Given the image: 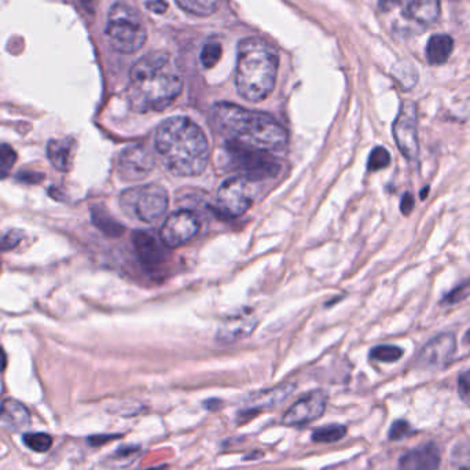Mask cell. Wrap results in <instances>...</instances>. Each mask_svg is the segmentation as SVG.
Here are the masks:
<instances>
[{
  "label": "cell",
  "mask_w": 470,
  "mask_h": 470,
  "mask_svg": "<svg viewBox=\"0 0 470 470\" xmlns=\"http://www.w3.org/2000/svg\"><path fill=\"white\" fill-rule=\"evenodd\" d=\"M182 87V73L172 56L150 53L132 65L127 92L134 111H160L179 97Z\"/></svg>",
  "instance_id": "1"
},
{
  "label": "cell",
  "mask_w": 470,
  "mask_h": 470,
  "mask_svg": "<svg viewBox=\"0 0 470 470\" xmlns=\"http://www.w3.org/2000/svg\"><path fill=\"white\" fill-rule=\"evenodd\" d=\"M156 151L176 176L201 175L209 161V143L202 130L187 117L168 118L157 128Z\"/></svg>",
  "instance_id": "2"
},
{
  "label": "cell",
  "mask_w": 470,
  "mask_h": 470,
  "mask_svg": "<svg viewBox=\"0 0 470 470\" xmlns=\"http://www.w3.org/2000/svg\"><path fill=\"white\" fill-rule=\"evenodd\" d=\"M211 121L225 142L268 153L282 150L287 143L286 130L274 117L260 111L221 102L214 106Z\"/></svg>",
  "instance_id": "3"
},
{
  "label": "cell",
  "mask_w": 470,
  "mask_h": 470,
  "mask_svg": "<svg viewBox=\"0 0 470 470\" xmlns=\"http://www.w3.org/2000/svg\"><path fill=\"white\" fill-rule=\"evenodd\" d=\"M279 56L273 44L260 37H247L238 46L235 87L249 101L266 99L277 83Z\"/></svg>",
  "instance_id": "4"
},
{
  "label": "cell",
  "mask_w": 470,
  "mask_h": 470,
  "mask_svg": "<svg viewBox=\"0 0 470 470\" xmlns=\"http://www.w3.org/2000/svg\"><path fill=\"white\" fill-rule=\"evenodd\" d=\"M105 36L114 51L132 54L143 47L147 33L138 13L127 3L118 1L111 6Z\"/></svg>",
  "instance_id": "5"
},
{
  "label": "cell",
  "mask_w": 470,
  "mask_h": 470,
  "mask_svg": "<svg viewBox=\"0 0 470 470\" xmlns=\"http://www.w3.org/2000/svg\"><path fill=\"white\" fill-rule=\"evenodd\" d=\"M120 206L132 219L154 223L160 221L168 209V194L159 185L132 187L120 195Z\"/></svg>",
  "instance_id": "6"
},
{
  "label": "cell",
  "mask_w": 470,
  "mask_h": 470,
  "mask_svg": "<svg viewBox=\"0 0 470 470\" xmlns=\"http://www.w3.org/2000/svg\"><path fill=\"white\" fill-rule=\"evenodd\" d=\"M225 150L230 157L231 166L247 180H261L273 178L279 172L277 161L268 151L252 149L233 142H225Z\"/></svg>",
  "instance_id": "7"
},
{
  "label": "cell",
  "mask_w": 470,
  "mask_h": 470,
  "mask_svg": "<svg viewBox=\"0 0 470 470\" xmlns=\"http://www.w3.org/2000/svg\"><path fill=\"white\" fill-rule=\"evenodd\" d=\"M393 138L404 159L410 163H415L419 159L418 116L414 102L406 101L402 104L393 123Z\"/></svg>",
  "instance_id": "8"
},
{
  "label": "cell",
  "mask_w": 470,
  "mask_h": 470,
  "mask_svg": "<svg viewBox=\"0 0 470 470\" xmlns=\"http://www.w3.org/2000/svg\"><path fill=\"white\" fill-rule=\"evenodd\" d=\"M156 164L153 153L142 143L125 147L117 160L118 176L125 182L143 180Z\"/></svg>",
  "instance_id": "9"
},
{
  "label": "cell",
  "mask_w": 470,
  "mask_h": 470,
  "mask_svg": "<svg viewBox=\"0 0 470 470\" xmlns=\"http://www.w3.org/2000/svg\"><path fill=\"white\" fill-rule=\"evenodd\" d=\"M199 231V221L190 211L172 214L161 227L160 240L168 249L179 248L187 244Z\"/></svg>",
  "instance_id": "10"
},
{
  "label": "cell",
  "mask_w": 470,
  "mask_h": 470,
  "mask_svg": "<svg viewBox=\"0 0 470 470\" xmlns=\"http://www.w3.org/2000/svg\"><path fill=\"white\" fill-rule=\"evenodd\" d=\"M252 205V190L247 179L233 178L225 180L218 192V206L230 218L244 215Z\"/></svg>",
  "instance_id": "11"
},
{
  "label": "cell",
  "mask_w": 470,
  "mask_h": 470,
  "mask_svg": "<svg viewBox=\"0 0 470 470\" xmlns=\"http://www.w3.org/2000/svg\"><path fill=\"white\" fill-rule=\"evenodd\" d=\"M457 350V338L451 333H443L425 344L416 357V366L422 369H442L452 359Z\"/></svg>",
  "instance_id": "12"
},
{
  "label": "cell",
  "mask_w": 470,
  "mask_h": 470,
  "mask_svg": "<svg viewBox=\"0 0 470 470\" xmlns=\"http://www.w3.org/2000/svg\"><path fill=\"white\" fill-rule=\"evenodd\" d=\"M328 396L322 390H315L297 400L283 415L282 423L287 426L307 425L325 413Z\"/></svg>",
  "instance_id": "13"
},
{
  "label": "cell",
  "mask_w": 470,
  "mask_h": 470,
  "mask_svg": "<svg viewBox=\"0 0 470 470\" xmlns=\"http://www.w3.org/2000/svg\"><path fill=\"white\" fill-rule=\"evenodd\" d=\"M132 242L135 252L138 254L139 261L149 270L160 268L168 259L166 245L156 235L149 231H137L134 233Z\"/></svg>",
  "instance_id": "14"
},
{
  "label": "cell",
  "mask_w": 470,
  "mask_h": 470,
  "mask_svg": "<svg viewBox=\"0 0 470 470\" xmlns=\"http://www.w3.org/2000/svg\"><path fill=\"white\" fill-rule=\"evenodd\" d=\"M257 326V318L253 311L245 309L227 316L219 326L218 341L223 344H231L250 335Z\"/></svg>",
  "instance_id": "15"
},
{
  "label": "cell",
  "mask_w": 470,
  "mask_h": 470,
  "mask_svg": "<svg viewBox=\"0 0 470 470\" xmlns=\"http://www.w3.org/2000/svg\"><path fill=\"white\" fill-rule=\"evenodd\" d=\"M440 454L435 444H425L406 452L400 459L397 470H438Z\"/></svg>",
  "instance_id": "16"
},
{
  "label": "cell",
  "mask_w": 470,
  "mask_h": 470,
  "mask_svg": "<svg viewBox=\"0 0 470 470\" xmlns=\"http://www.w3.org/2000/svg\"><path fill=\"white\" fill-rule=\"evenodd\" d=\"M440 14V0H409L404 7V16L419 25L433 24Z\"/></svg>",
  "instance_id": "17"
},
{
  "label": "cell",
  "mask_w": 470,
  "mask_h": 470,
  "mask_svg": "<svg viewBox=\"0 0 470 470\" xmlns=\"http://www.w3.org/2000/svg\"><path fill=\"white\" fill-rule=\"evenodd\" d=\"M73 151H75L73 139H51L47 143V157L51 166L59 172H68L72 168Z\"/></svg>",
  "instance_id": "18"
},
{
  "label": "cell",
  "mask_w": 470,
  "mask_h": 470,
  "mask_svg": "<svg viewBox=\"0 0 470 470\" xmlns=\"http://www.w3.org/2000/svg\"><path fill=\"white\" fill-rule=\"evenodd\" d=\"M454 50V40L450 35H433L426 46V59L432 65H442L448 61Z\"/></svg>",
  "instance_id": "19"
},
{
  "label": "cell",
  "mask_w": 470,
  "mask_h": 470,
  "mask_svg": "<svg viewBox=\"0 0 470 470\" xmlns=\"http://www.w3.org/2000/svg\"><path fill=\"white\" fill-rule=\"evenodd\" d=\"M1 409V416L6 422V425H8L10 428H24L28 426L30 422V415H29L28 409L14 400V399H7L3 402V404L0 406Z\"/></svg>",
  "instance_id": "20"
},
{
  "label": "cell",
  "mask_w": 470,
  "mask_h": 470,
  "mask_svg": "<svg viewBox=\"0 0 470 470\" xmlns=\"http://www.w3.org/2000/svg\"><path fill=\"white\" fill-rule=\"evenodd\" d=\"M293 385H282V387L276 388L273 390H268L266 393H260L256 400L253 402L252 407L247 409V412L242 415L248 414L250 412L253 413H260L263 409H271L276 407L279 403H282L293 390Z\"/></svg>",
  "instance_id": "21"
},
{
  "label": "cell",
  "mask_w": 470,
  "mask_h": 470,
  "mask_svg": "<svg viewBox=\"0 0 470 470\" xmlns=\"http://www.w3.org/2000/svg\"><path fill=\"white\" fill-rule=\"evenodd\" d=\"M91 219L95 227H98L108 237H120L124 233V227L111 218V214L102 206H94L91 209Z\"/></svg>",
  "instance_id": "22"
},
{
  "label": "cell",
  "mask_w": 470,
  "mask_h": 470,
  "mask_svg": "<svg viewBox=\"0 0 470 470\" xmlns=\"http://www.w3.org/2000/svg\"><path fill=\"white\" fill-rule=\"evenodd\" d=\"M175 1L186 13H190L197 17H208L218 10L221 0H175Z\"/></svg>",
  "instance_id": "23"
},
{
  "label": "cell",
  "mask_w": 470,
  "mask_h": 470,
  "mask_svg": "<svg viewBox=\"0 0 470 470\" xmlns=\"http://www.w3.org/2000/svg\"><path fill=\"white\" fill-rule=\"evenodd\" d=\"M347 435V428L342 425H328L316 429L312 433V440L316 443H333L341 440Z\"/></svg>",
  "instance_id": "24"
},
{
  "label": "cell",
  "mask_w": 470,
  "mask_h": 470,
  "mask_svg": "<svg viewBox=\"0 0 470 470\" xmlns=\"http://www.w3.org/2000/svg\"><path fill=\"white\" fill-rule=\"evenodd\" d=\"M404 351L400 347L396 345H378L371 350L370 357L371 359L384 361V363H393L397 361L403 357Z\"/></svg>",
  "instance_id": "25"
},
{
  "label": "cell",
  "mask_w": 470,
  "mask_h": 470,
  "mask_svg": "<svg viewBox=\"0 0 470 470\" xmlns=\"http://www.w3.org/2000/svg\"><path fill=\"white\" fill-rule=\"evenodd\" d=\"M23 440L28 448L36 452H46L53 445V438L47 433H25Z\"/></svg>",
  "instance_id": "26"
},
{
  "label": "cell",
  "mask_w": 470,
  "mask_h": 470,
  "mask_svg": "<svg viewBox=\"0 0 470 470\" xmlns=\"http://www.w3.org/2000/svg\"><path fill=\"white\" fill-rule=\"evenodd\" d=\"M390 164V153L388 151L385 147L383 146H377L376 149H373V151L370 153L369 161H367V168L371 172H377L381 169H385L387 166Z\"/></svg>",
  "instance_id": "27"
},
{
  "label": "cell",
  "mask_w": 470,
  "mask_h": 470,
  "mask_svg": "<svg viewBox=\"0 0 470 470\" xmlns=\"http://www.w3.org/2000/svg\"><path fill=\"white\" fill-rule=\"evenodd\" d=\"M17 161L16 150L6 143L0 144V180L6 179Z\"/></svg>",
  "instance_id": "28"
},
{
  "label": "cell",
  "mask_w": 470,
  "mask_h": 470,
  "mask_svg": "<svg viewBox=\"0 0 470 470\" xmlns=\"http://www.w3.org/2000/svg\"><path fill=\"white\" fill-rule=\"evenodd\" d=\"M452 465L455 470H470V442L459 443L454 448Z\"/></svg>",
  "instance_id": "29"
},
{
  "label": "cell",
  "mask_w": 470,
  "mask_h": 470,
  "mask_svg": "<svg viewBox=\"0 0 470 470\" xmlns=\"http://www.w3.org/2000/svg\"><path fill=\"white\" fill-rule=\"evenodd\" d=\"M470 296V280H465L461 285L455 286L452 290H450L447 295L443 296L442 305H455L464 300H466Z\"/></svg>",
  "instance_id": "30"
},
{
  "label": "cell",
  "mask_w": 470,
  "mask_h": 470,
  "mask_svg": "<svg viewBox=\"0 0 470 470\" xmlns=\"http://www.w3.org/2000/svg\"><path fill=\"white\" fill-rule=\"evenodd\" d=\"M223 49L216 42H209L201 51V62L205 68H214L221 61Z\"/></svg>",
  "instance_id": "31"
},
{
  "label": "cell",
  "mask_w": 470,
  "mask_h": 470,
  "mask_svg": "<svg viewBox=\"0 0 470 470\" xmlns=\"http://www.w3.org/2000/svg\"><path fill=\"white\" fill-rule=\"evenodd\" d=\"M458 393L462 402L470 407V369L464 371L458 378Z\"/></svg>",
  "instance_id": "32"
},
{
  "label": "cell",
  "mask_w": 470,
  "mask_h": 470,
  "mask_svg": "<svg viewBox=\"0 0 470 470\" xmlns=\"http://www.w3.org/2000/svg\"><path fill=\"white\" fill-rule=\"evenodd\" d=\"M23 240V234L17 230H13L0 238V250H10L16 248Z\"/></svg>",
  "instance_id": "33"
},
{
  "label": "cell",
  "mask_w": 470,
  "mask_h": 470,
  "mask_svg": "<svg viewBox=\"0 0 470 470\" xmlns=\"http://www.w3.org/2000/svg\"><path fill=\"white\" fill-rule=\"evenodd\" d=\"M410 433V425L406 421H397L392 425L389 431V439L390 440H400L406 438Z\"/></svg>",
  "instance_id": "34"
},
{
  "label": "cell",
  "mask_w": 470,
  "mask_h": 470,
  "mask_svg": "<svg viewBox=\"0 0 470 470\" xmlns=\"http://www.w3.org/2000/svg\"><path fill=\"white\" fill-rule=\"evenodd\" d=\"M16 179L21 183H27V185H37L44 179V175L36 171H21L17 173Z\"/></svg>",
  "instance_id": "35"
},
{
  "label": "cell",
  "mask_w": 470,
  "mask_h": 470,
  "mask_svg": "<svg viewBox=\"0 0 470 470\" xmlns=\"http://www.w3.org/2000/svg\"><path fill=\"white\" fill-rule=\"evenodd\" d=\"M415 208V198L412 193H406L402 197V202H400V211L404 216L412 215V212L414 211Z\"/></svg>",
  "instance_id": "36"
},
{
  "label": "cell",
  "mask_w": 470,
  "mask_h": 470,
  "mask_svg": "<svg viewBox=\"0 0 470 470\" xmlns=\"http://www.w3.org/2000/svg\"><path fill=\"white\" fill-rule=\"evenodd\" d=\"M146 7L156 14H164L168 8V3L166 0H146Z\"/></svg>",
  "instance_id": "37"
},
{
  "label": "cell",
  "mask_w": 470,
  "mask_h": 470,
  "mask_svg": "<svg viewBox=\"0 0 470 470\" xmlns=\"http://www.w3.org/2000/svg\"><path fill=\"white\" fill-rule=\"evenodd\" d=\"M114 438H116V436H109V435H104V436H91V438L88 439V443H89L91 445H101V444H104V443L111 442Z\"/></svg>",
  "instance_id": "38"
},
{
  "label": "cell",
  "mask_w": 470,
  "mask_h": 470,
  "mask_svg": "<svg viewBox=\"0 0 470 470\" xmlns=\"http://www.w3.org/2000/svg\"><path fill=\"white\" fill-rule=\"evenodd\" d=\"M79 1L88 13H94L98 3V0H79Z\"/></svg>",
  "instance_id": "39"
},
{
  "label": "cell",
  "mask_w": 470,
  "mask_h": 470,
  "mask_svg": "<svg viewBox=\"0 0 470 470\" xmlns=\"http://www.w3.org/2000/svg\"><path fill=\"white\" fill-rule=\"evenodd\" d=\"M6 364H7V357H6V352L3 351V348L0 347V373L6 369Z\"/></svg>",
  "instance_id": "40"
},
{
  "label": "cell",
  "mask_w": 470,
  "mask_h": 470,
  "mask_svg": "<svg viewBox=\"0 0 470 470\" xmlns=\"http://www.w3.org/2000/svg\"><path fill=\"white\" fill-rule=\"evenodd\" d=\"M428 194H429V186H425V187L421 190V199H425Z\"/></svg>",
  "instance_id": "41"
},
{
  "label": "cell",
  "mask_w": 470,
  "mask_h": 470,
  "mask_svg": "<svg viewBox=\"0 0 470 470\" xmlns=\"http://www.w3.org/2000/svg\"><path fill=\"white\" fill-rule=\"evenodd\" d=\"M464 341H465V344H469L470 345V329L466 332V334H465V340H464Z\"/></svg>",
  "instance_id": "42"
},
{
  "label": "cell",
  "mask_w": 470,
  "mask_h": 470,
  "mask_svg": "<svg viewBox=\"0 0 470 470\" xmlns=\"http://www.w3.org/2000/svg\"><path fill=\"white\" fill-rule=\"evenodd\" d=\"M150 470H168L166 468H156V469H150Z\"/></svg>",
  "instance_id": "43"
},
{
  "label": "cell",
  "mask_w": 470,
  "mask_h": 470,
  "mask_svg": "<svg viewBox=\"0 0 470 470\" xmlns=\"http://www.w3.org/2000/svg\"><path fill=\"white\" fill-rule=\"evenodd\" d=\"M0 416H1V409H0Z\"/></svg>",
  "instance_id": "44"
}]
</instances>
